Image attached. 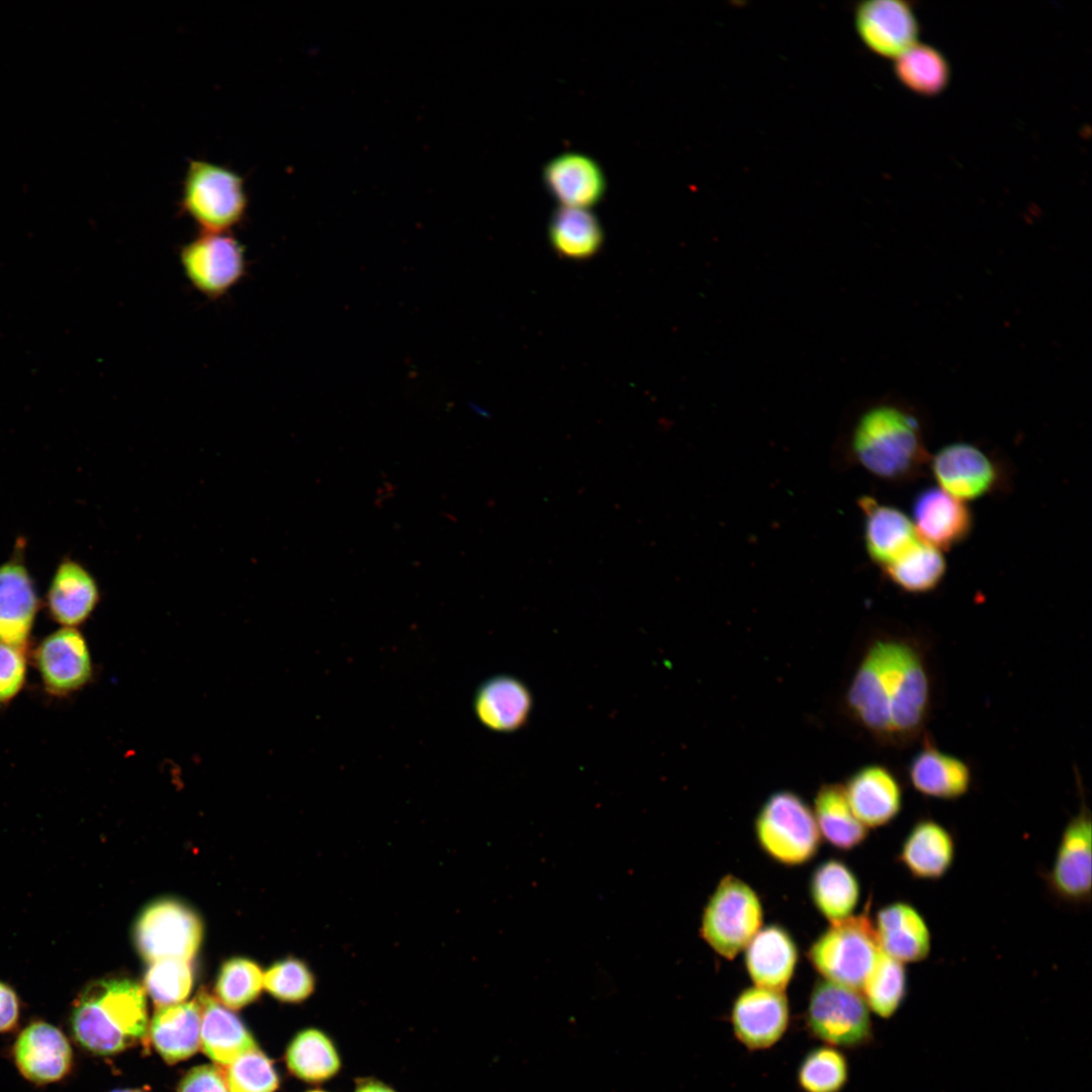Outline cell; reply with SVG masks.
I'll use <instances>...</instances> for the list:
<instances>
[{
	"instance_id": "obj_1",
	"label": "cell",
	"mask_w": 1092,
	"mask_h": 1092,
	"mask_svg": "<svg viewBox=\"0 0 1092 1092\" xmlns=\"http://www.w3.org/2000/svg\"><path fill=\"white\" fill-rule=\"evenodd\" d=\"M850 716L879 743L905 748L925 736L934 679L923 640L885 633L867 646L847 693Z\"/></svg>"
},
{
	"instance_id": "obj_2",
	"label": "cell",
	"mask_w": 1092,
	"mask_h": 1092,
	"mask_svg": "<svg viewBox=\"0 0 1092 1092\" xmlns=\"http://www.w3.org/2000/svg\"><path fill=\"white\" fill-rule=\"evenodd\" d=\"M927 427L913 406L894 399L866 405L837 438L833 461L892 484L913 482L928 472Z\"/></svg>"
},
{
	"instance_id": "obj_3",
	"label": "cell",
	"mask_w": 1092,
	"mask_h": 1092,
	"mask_svg": "<svg viewBox=\"0 0 1092 1092\" xmlns=\"http://www.w3.org/2000/svg\"><path fill=\"white\" fill-rule=\"evenodd\" d=\"M71 1028L75 1040L99 1056L124 1051L148 1032L144 989L128 979L98 980L75 1001Z\"/></svg>"
},
{
	"instance_id": "obj_4",
	"label": "cell",
	"mask_w": 1092,
	"mask_h": 1092,
	"mask_svg": "<svg viewBox=\"0 0 1092 1092\" xmlns=\"http://www.w3.org/2000/svg\"><path fill=\"white\" fill-rule=\"evenodd\" d=\"M180 206L201 232H229L247 212L244 179L226 167L192 160L184 177Z\"/></svg>"
},
{
	"instance_id": "obj_5",
	"label": "cell",
	"mask_w": 1092,
	"mask_h": 1092,
	"mask_svg": "<svg viewBox=\"0 0 1092 1092\" xmlns=\"http://www.w3.org/2000/svg\"><path fill=\"white\" fill-rule=\"evenodd\" d=\"M880 953L874 923L863 912L831 922L807 954L825 980L859 991Z\"/></svg>"
},
{
	"instance_id": "obj_6",
	"label": "cell",
	"mask_w": 1092,
	"mask_h": 1092,
	"mask_svg": "<svg viewBox=\"0 0 1092 1092\" xmlns=\"http://www.w3.org/2000/svg\"><path fill=\"white\" fill-rule=\"evenodd\" d=\"M760 848L785 866H800L818 851L821 835L814 813L807 803L790 791L768 797L754 823Z\"/></svg>"
},
{
	"instance_id": "obj_7",
	"label": "cell",
	"mask_w": 1092,
	"mask_h": 1092,
	"mask_svg": "<svg viewBox=\"0 0 1092 1092\" xmlns=\"http://www.w3.org/2000/svg\"><path fill=\"white\" fill-rule=\"evenodd\" d=\"M762 906L754 890L727 875L709 898L702 915V938L721 957L732 960L746 948L762 924Z\"/></svg>"
},
{
	"instance_id": "obj_8",
	"label": "cell",
	"mask_w": 1092,
	"mask_h": 1092,
	"mask_svg": "<svg viewBox=\"0 0 1092 1092\" xmlns=\"http://www.w3.org/2000/svg\"><path fill=\"white\" fill-rule=\"evenodd\" d=\"M928 472L941 489L962 502L1003 493L1011 485V470L1002 457L965 441L944 445L931 454Z\"/></svg>"
},
{
	"instance_id": "obj_9",
	"label": "cell",
	"mask_w": 1092,
	"mask_h": 1092,
	"mask_svg": "<svg viewBox=\"0 0 1092 1092\" xmlns=\"http://www.w3.org/2000/svg\"><path fill=\"white\" fill-rule=\"evenodd\" d=\"M811 1035L835 1048H856L872 1036L870 1008L858 990L820 980L814 985L805 1014Z\"/></svg>"
},
{
	"instance_id": "obj_10",
	"label": "cell",
	"mask_w": 1092,
	"mask_h": 1092,
	"mask_svg": "<svg viewBox=\"0 0 1092 1092\" xmlns=\"http://www.w3.org/2000/svg\"><path fill=\"white\" fill-rule=\"evenodd\" d=\"M202 923L192 908L176 899H159L139 915L133 939L141 957L151 963L190 961L202 940Z\"/></svg>"
},
{
	"instance_id": "obj_11",
	"label": "cell",
	"mask_w": 1092,
	"mask_h": 1092,
	"mask_svg": "<svg viewBox=\"0 0 1092 1092\" xmlns=\"http://www.w3.org/2000/svg\"><path fill=\"white\" fill-rule=\"evenodd\" d=\"M179 260L188 282L209 299L224 296L248 269L243 244L229 232H201L180 249Z\"/></svg>"
},
{
	"instance_id": "obj_12",
	"label": "cell",
	"mask_w": 1092,
	"mask_h": 1092,
	"mask_svg": "<svg viewBox=\"0 0 1092 1092\" xmlns=\"http://www.w3.org/2000/svg\"><path fill=\"white\" fill-rule=\"evenodd\" d=\"M1091 816L1083 803L1065 826L1048 875L1052 892L1071 904L1091 897Z\"/></svg>"
},
{
	"instance_id": "obj_13",
	"label": "cell",
	"mask_w": 1092,
	"mask_h": 1092,
	"mask_svg": "<svg viewBox=\"0 0 1092 1092\" xmlns=\"http://www.w3.org/2000/svg\"><path fill=\"white\" fill-rule=\"evenodd\" d=\"M854 26L870 51L893 60L918 42L920 34V23L911 3L902 0L858 3Z\"/></svg>"
},
{
	"instance_id": "obj_14",
	"label": "cell",
	"mask_w": 1092,
	"mask_h": 1092,
	"mask_svg": "<svg viewBox=\"0 0 1092 1092\" xmlns=\"http://www.w3.org/2000/svg\"><path fill=\"white\" fill-rule=\"evenodd\" d=\"M735 1037L749 1051L774 1046L786 1033L790 1006L782 991L749 987L735 998L730 1015Z\"/></svg>"
},
{
	"instance_id": "obj_15",
	"label": "cell",
	"mask_w": 1092,
	"mask_h": 1092,
	"mask_svg": "<svg viewBox=\"0 0 1092 1092\" xmlns=\"http://www.w3.org/2000/svg\"><path fill=\"white\" fill-rule=\"evenodd\" d=\"M34 660L46 690L66 696L82 688L92 672L91 657L83 635L71 627L47 636L34 652Z\"/></svg>"
},
{
	"instance_id": "obj_16",
	"label": "cell",
	"mask_w": 1092,
	"mask_h": 1092,
	"mask_svg": "<svg viewBox=\"0 0 1092 1092\" xmlns=\"http://www.w3.org/2000/svg\"><path fill=\"white\" fill-rule=\"evenodd\" d=\"M912 522L921 540L940 551L949 550L971 535V509L938 486L920 490L912 504Z\"/></svg>"
},
{
	"instance_id": "obj_17",
	"label": "cell",
	"mask_w": 1092,
	"mask_h": 1092,
	"mask_svg": "<svg viewBox=\"0 0 1092 1092\" xmlns=\"http://www.w3.org/2000/svg\"><path fill=\"white\" fill-rule=\"evenodd\" d=\"M13 1057L26 1080L44 1085L58 1082L69 1074L73 1051L61 1029L44 1021H34L19 1033Z\"/></svg>"
},
{
	"instance_id": "obj_18",
	"label": "cell",
	"mask_w": 1092,
	"mask_h": 1092,
	"mask_svg": "<svg viewBox=\"0 0 1092 1092\" xmlns=\"http://www.w3.org/2000/svg\"><path fill=\"white\" fill-rule=\"evenodd\" d=\"M34 582L19 543L0 565V642L24 648L38 610Z\"/></svg>"
},
{
	"instance_id": "obj_19",
	"label": "cell",
	"mask_w": 1092,
	"mask_h": 1092,
	"mask_svg": "<svg viewBox=\"0 0 1092 1092\" xmlns=\"http://www.w3.org/2000/svg\"><path fill=\"white\" fill-rule=\"evenodd\" d=\"M857 505L862 516L866 552L881 570L921 540L912 520L900 509L871 495L859 497Z\"/></svg>"
},
{
	"instance_id": "obj_20",
	"label": "cell",
	"mask_w": 1092,
	"mask_h": 1092,
	"mask_svg": "<svg viewBox=\"0 0 1092 1092\" xmlns=\"http://www.w3.org/2000/svg\"><path fill=\"white\" fill-rule=\"evenodd\" d=\"M855 817L869 829L894 821L903 808V788L896 775L882 764L857 769L843 786Z\"/></svg>"
},
{
	"instance_id": "obj_21",
	"label": "cell",
	"mask_w": 1092,
	"mask_h": 1092,
	"mask_svg": "<svg viewBox=\"0 0 1092 1092\" xmlns=\"http://www.w3.org/2000/svg\"><path fill=\"white\" fill-rule=\"evenodd\" d=\"M542 180L560 206L588 209L603 199L607 189L601 165L590 156L575 152L550 159L543 167Z\"/></svg>"
},
{
	"instance_id": "obj_22",
	"label": "cell",
	"mask_w": 1092,
	"mask_h": 1092,
	"mask_svg": "<svg viewBox=\"0 0 1092 1092\" xmlns=\"http://www.w3.org/2000/svg\"><path fill=\"white\" fill-rule=\"evenodd\" d=\"M907 778L920 795L942 801L964 797L973 784L970 764L938 748L926 735L907 765Z\"/></svg>"
},
{
	"instance_id": "obj_23",
	"label": "cell",
	"mask_w": 1092,
	"mask_h": 1092,
	"mask_svg": "<svg viewBox=\"0 0 1092 1092\" xmlns=\"http://www.w3.org/2000/svg\"><path fill=\"white\" fill-rule=\"evenodd\" d=\"M881 950L903 963H919L931 951V933L922 914L910 903L882 907L874 924Z\"/></svg>"
},
{
	"instance_id": "obj_24",
	"label": "cell",
	"mask_w": 1092,
	"mask_h": 1092,
	"mask_svg": "<svg viewBox=\"0 0 1092 1092\" xmlns=\"http://www.w3.org/2000/svg\"><path fill=\"white\" fill-rule=\"evenodd\" d=\"M956 842L951 833L931 818L918 820L906 834L898 860L913 878L935 881L953 864Z\"/></svg>"
},
{
	"instance_id": "obj_25",
	"label": "cell",
	"mask_w": 1092,
	"mask_h": 1092,
	"mask_svg": "<svg viewBox=\"0 0 1092 1092\" xmlns=\"http://www.w3.org/2000/svg\"><path fill=\"white\" fill-rule=\"evenodd\" d=\"M532 706L533 699L527 686L508 674L484 680L473 700L477 720L485 728L499 733L513 732L523 727Z\"/></svg>"
},
{
	"instance_id": "obj_26",
	"label": "cell",
	"mask_w": 1092,
	"mask_h": 1092,
	"mask_svg": "<svg viewBox=\"0 0 1092 1092\" xmlns=\"http://www.w3.org/2000/svg\"><path fill=\"white\" fill-rule=\"evenodd\" d=\"M745 967L756 987L782 991L788 987L798 962L797 945L782 926L760 928L745 948Z\"/></svg>"
},
{
	"instance_id": "obj_27",
	"label": "cell",
	"mask_w": 1092,
	"mask_h": 1092,
	"mask_svg": "<svg viewBox=\"0 0 1092 1092\" xmlns=\"http://www.w3.org/2000/svg\"><path fill=\"white\" fill-rule=\"evenodd\" d=\"M46 600L51 617L64 627L73 628L92 614L99 601V589L86 567L64 558L52 577Z\"/></svg>"
},
{
	"instance_id": "obj_28",
	"label": "cell",
	"mask_w": 1092,
	"mask_h": 1092,
	"mask_svg": "<svg viewBox=\"0 0 1092 1092\" xmlns=\"http://www.w3.org/2000/svg\"><path fill=\"white\" fill-rule=\"evenodd\" d=\"M197 1001L201 1009L200 1044L215 1064L226 1067L257 1049L254 1037L233 1012L206 993Z\"/></svg>"
},
{
	"instance_id": "obj_29",
	"label": "cell",
	"mask_w": 1092,
	"mask_h": 1092,
	"mask_svg": "<svg viewBox=\"0 0 1092 1092\" xmlns=\"http://www.w3.org/2000/svg\"><path fill=\"white\" fill-rule=\"evenodd\" d=\"M201 1009L198 1001L159 1006L150 1024L156 1051L173 1064L194 1055L200 1045Z\"/></svg>"
},
{
	"instance_id": "obj_30",
	"label": "cell",
	"mask_w": 1092,
	"mask_h": 1092,
	"mask_svg": "<svg viewBox=\"0 0 1092 1092\" xmlns=\"http://www.w3.org/2000/svg\"><path fill=\"white\" fill-rule=\"evenodd\" d=\"M289 1072L309 1084H322L342 1070V1057L333 1038L324 1030L307 1027L298 1031L285 1052Z\"/></svg>"
},
{
	"instance_id": "obj_31",
	"label": "cell",
	"mask_w": 1092,
	"mask_h": 1092,
	"mask_svg": "<svg viewBox=\"0 0 1092 1092\" xmlns=\"http://www.w3.org/2000/svg\"><path fill=\"white\" fill-rule=\"evenodd\" d=\"M809 887L815 907L830 922L852 915L860 897L856 876L838 859L821 862L814 870Z\"/></svg>"
},
{
	"instance_id": "obj_32",
	"label": "cell",
	"mask_w": 1092,
	"mask_h": 1092,
	"mask_svg": "<svg viewBox=\"0 0 1092 1092\" xmlns=\"http://www.w3.org/2000/svg\"><path fill=\"white\" fill-rule=\"evenodd\" d=\"M894 75L909 91L923 97L943 93L951 81V67L937 48L916 42L894 59Z\"/></svg>"
},
{
	"instance_id": "obj_33",
	"label": "cell",
	"mask_w": 1092,
	"mask_h": 1092,
	"mask_svg": "<svg viewBox=\"0 0 1092 1092\" xmlns=\"http://www.w3.org/2000/svg\"><path fill=\"white\" fill-rule=\"evenodd\" d=\"M813 813L820 835L838 849H852L868 837L869 829L853 814L843 786H822L815 797Z\"/></svg>"
},
{
	"instance_id": "obj_34",
	"label": "cell",
	"mask_w": 1092,
	"mask_h": 1092,
	"mask_svg": "<svg viewBox=\"0 0 1092 1092\" xmlns=\"http://www.w3.org/2000/svg\"><path fill=\"white\" fill-rule=\"evenodd\" d=\"M549 238L559 255L582 260L601 249L604 234L597 216L588 209L559 206L549 222Z\"/></svg>"
},
{
	"instance_id": "obj_35",
	"label": "cell",
	"mask_w": 1092,
	"mask_h": 1092,
	"mask_svg": "<svg viewBox=\"0 0 1092 1092\" xmlns=\"http://www.w3.org/2000/svg\"><path fill=\"white\" fill-rule=\"evenodd\" d=\"M881 571L899 590L924 595L935 590L942 582L946 562L940 550L920 540Z\"/></svg>"
},
{
	"instance_id": "obj_36",
	"label": "cell",
	"mask_w": 1092,
	"mask_h": 1092,
	"mask_svg": "<svg viewBox=\"0 0 1092 1092\" xmlns=\"http://www.w3.org/2000/svg\"><path fill=\"white\" fill-rule=\"evenodd\" d=\"M861 990L872 1011L883 1018L891 1017L902 1004L907 992L904 964L881 950Z\"/></svg>"
},
{
	"instance_id": "obj_37",
	"label": "cell",
	"mask_w": 1092,
	"mask_h": 1092,
	"mask_svg": "<svg viewBox=\"0 0 1092 1092\" xmlns=\"http://www.w3.org/2000/svg\"><path fill=\"white\" fill-rule=\"evenodd\" d=\"M847 1080L844 1054L828 1044L809 1051L797 1071V1082L803 1092H840Z\"/></svg>"
},
{
	"instance_id": "obj_38",
	"label": "cell",
	"mask_w": 1092,
	"mask_h": 1092,
	"mask_svg": "<svg viewBox=\"0 0 1092 1092\" xmlns=\"http://www.w3.org/2000/svg\"><path fill=\"white\" fill-rule=\"evenodd\" d=\"M262 988L260 967L245 958H232L220 967L215 993L225 1007L240 1009L253 1002Z\"/></svg>"
},
{
	"instance_id": "obj_39",
	"label": "cell",
	"mask_w": 1092,
	"mask_h": 1092,
	"mask_svg": "<svg viewBox=\"0 0 1092 1092\" xmlns=\"http://www.w3.org/2000/svg\"><path fill=\"white\" fill-rule=\"evenodd\" d=\"M193 986V969L189 961L162 960L151 963L145 975V988L159 1006L181 1003Z\"/></svg>"
},
{
	"instance_id": "obj_40",
	"label": "cell",
	"mask_w": 1092,
	"mask_h": 1092,
	"mask_svg": "<svg viewBox=\"0 0 1092 1092\" xmlns=\"http://www.w3.org/2000/svg\"><path fill=\"white\" fill-rule=\"evenodd\" d=\"M224 1077L230 1092H275L279 1086L271 1060L258 1048L226 1066Z\"/></svg>"
},
{
	"instance_id": "obj_41",
	"label": "cell",
	"mask_w": 1092,
	"mask_h": 1092,
	"mask_svg": "<svg viewBox=\"0 0 1092 1092\" xmlns=\"http://www.w3.org/2000/svg\"><path fill=\"white\" fill-rule=\"evenodd\" d=\"M263 988L286 1003L306 1000L314 990V977L306 965L289 958L273 964L263 974Z\"/></svg>"
},
{
	"instance_id": "obj_42",
	"label": "cell",
	"mask_w": 1092,
	"mask_h": 1092,
	"mask_svg": "<svg viewBox=\"0 0 1092 1092\" xmlns=\"http://www.w3.org/2000/svg\"><path fill=\"white\" fill-rule=\"evenodd\" d=\"M25 674L23 648L0 642V704L10 702L20 692Z\"/></svg>"
},
{
	"instance_id": "obj_43",
	"label": "cell",
	"mask_w": 1092,
	"mask_h": 1092,
	"mask_svg": "<svg viewBox=\"0 0 1092 1092\" xmlns=\"http://www.w3.org/2000/svg\"><path fill=\"white\" fill-rule=\"evenodd\" d=\"M178 1092H230L221 1070L210 1065L191 1069L181 1080Z\"/></svg>"
},
{
	"instance_id": "obj_44",
	"label": "cell",
	"mask_w": 1092,
	"mask_h": 1092,
	"mask_svg": "<svg viewBox=\"0 0 1092 1092\" xmlns=\"http://www.w3.org/2000/svg\"><path fill=\"white\" fill-rule=\"evenodd\" d=\"M19 1017V1001L15 991L0 982V1032L14 1028Z\"/></svg>"
},
{
	"instance_id": "obj_45",
	"label": "cell",
	"mask_w": 1092,
	"mask_h": 1092,
	"mask_svg": "<svg viewBox=\"0 0 1092 1092\" xmlns=\"http://www.w3.org/2000/svg\"><path fill=\"white\" fill-rule=\"evenodd\" d=\"M353 1092H397L392 1086L375 1077H359Z\"/></svg>"
},
{
	"instance_id": "obj_46",
	"label": "cell",
	"mask_w": 1092,
	"mask_h": 1092,
	"mask_svg": "<svg viewBox=\"0 0 1092 1092\" xmlns=\"http://www.w3.org/2000/svg\"><path fill=\"white\" fill-rule=\"evenodd\" d=\"M111 1092H143V1091L134 1090V1089H118V1090H113Z\"/></svg>"
},
{
	"instance_id": "obj_47",
	"label": "cell",
	"mask_w": 1092,
	"mask_h": 1092,
	"mask_svg": "<svg viewBox=\"0 0 1092 1092\" xmlns=\"http://www.w3.org/2000/svg\"><path fill=\"white\" fill-rule=\"evenodd\" d=\"M305 1092H330V1091L320 1089V1088H314V1089L307 1090Z\"/></svg>"
}]
</instances>
